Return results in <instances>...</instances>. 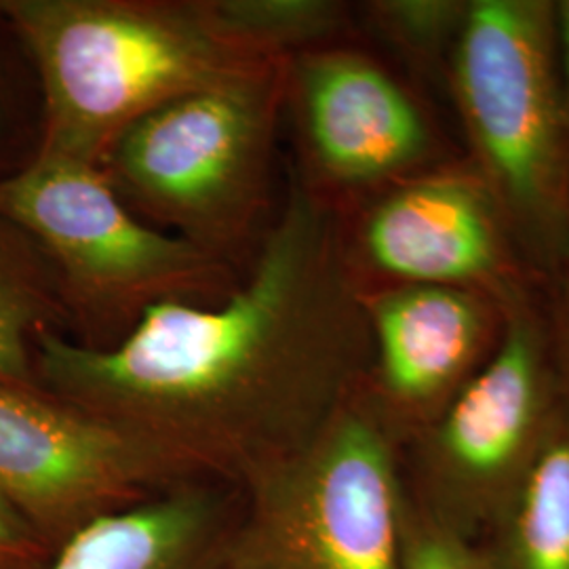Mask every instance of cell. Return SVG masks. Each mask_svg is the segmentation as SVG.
I'll use <instances>...</instances> for the list:
<instances>
[{
	"label": "cell",
	"instance_id": "1",
	"mask_svg": "<svg viewBox=\"0 0 569 569\" xmlns=\"http://www.w3.org/2000/svg\"><path fill=\"white\" fill-rule=\"evenodd\" d=\"M371 338L329 204L291 180L244 283L159 305L119 342L41 336L42 390L117 428L183 481L243 489L366 382Z\"/></svg>",
	"mask_w": 569,
	"mask_h": 569
},
{
	"label": "cell",
	"instance_id": "2",
	"mask_svg": "<svg viewBox=\"0 0 569 569\" xmlns=\"http://www.w3.org/2000/svg\"><path fill=\"white\" fill-rule=\"evenodd\" d=\"M0 21L41 82L37 150L84 163L164 103L281 61L226 34L204 0H0Z\"/></svg>",
	"mask_w": 569,
	"mask_h": 569
},
{
	"label": "cell",
	"instance_id": "3",
	"mask_svg": "<svg viewBox=\"0 0 569 569\" xmlns=\"http://www.w3.org/2000/svg\"><path fill=\"white\" fill-rule=\"evenodd\" d=\"M0 216L53 268L81 345L119 342L152 306L220 305L239 287L232 262L142 222L100 164L37 150L0 178Z\"/></svg>",
	"mask_w": 569,
	"mask_h": 569
},
{
	"label": "cell",
	"instance_id": "4",
	"mask_svg": "<svg viewBox=\"0 0 569 569\" xmlns=\"http://www.w3.org/2000/svg\"><path fill=\"white\" fill-rule=\"evenodd\" d=\"M291 60L183 96L131 124L100 164L122 201L232 262L268 209Z\"/></svg>",
	"mask_w": 569,
	"mask_h": 569
},
{
	"label": "cell",
	"instance_id": "5",
	"mask_svg": "<svg viewBox=\"0 0 569 569\" xmlns=\"http://www.w3.org/2000/svg\"><path fill=\"white\" fill-rule=\"evenodd\" d=\"M401 441L361 387L243 491L228 569H406Z\"/></svg>",
	"mask_w": 569,
	"mask_h": 569
},
{
	"label": "cell",
	"instance_id": "6",
	"mask_svg": "<svg viewBox=\"0 0 569 569\" xmlns=\"http://www.w3.org/2000/svg\"><path fill=\"white\" fill-rule=\"evenodd\" d=\"M557 413L536 338L515 327L416 439L403 467L409 502L477 545L542 448Z\"/></svg>",
	"mask_w": 569,
	"mask_h": 569
},
{
	"label": "cell",
	"instance_id": "7",
	"mask_svg": "<svg viewBox=\"0 0 569 569\" xmlns=\"http://www.w3.org/2000/svg\"><path fill=\"white\" fill-rule=\"evenodd\" d=\"M178 483L117 428L42 388L0 385V498L53 549Z\"/></svg>",
	"mask_w": 569,
	"mask_h": 569
},
{
	"label": "cell",
	"instance_id": "8",
	"mask_svg": "<svg viewBox=\"0 0 569 569\" xmlns=\"http://www.w3.org/2000/svg\"><path fill=\"white\" fill-rule=\"evenodd\" d=\"M549 9L479 0L465 11L456 84L470 131L519 207L549 203L559 176L561 112L550 60Z\"/></svg>",
	"mask_w": 569,
	"mask_h": 569
},
{
	"label": "cell",
	"instance_id": "9",
	"mask_svg": "<svg viewBox=\"0 0 569 569\" xmlns=\"http://www.w3.org/2000/svg\"><path fill=\"white\" fill-rule=\"evenodd\" d=\"M361 302L373 355L363 388L401 441L427 427L475 371L481 310L449 284H401Z\"/></svg>",
	"mask_w": 569,
	"mask_h": 569
},
{
	"label": "cell",
	"instance_id": "10",
	"mask_svg": "<svg viewBox=\"0 0 569 569\" xmlns=\"http://www.w3.org/2000/svg\"><path fill=\"white\" fill-rule=\"evenodd\" d=\"M317 164L340 183H373L418 163L427 122L376 63L348 53H312L289 68Z\"/></svg>",
	"mask_w": 569,
	"mask_h": 569
},
{
	"label": "cell",
	"instance_id": "11",
	"mask_svg": "<svg viewBox=\"0 0 569 569\" xmlns=\"http://www.w3.org/2000/svg\"><path fill=\"white\" fill-rule=\"evenodd\" d=\"M241 507L239 488L183 481L81 529L44 569H228Z\"/></svg>",
	"mask_w": 569,
	"mask_h": 569
},
{
	"label": "cell",
	"instance_id": "12",
	"mask_svg": "<svg viewBox=\"0 0 569 569\" xmlns=\"http://www.w3.org/2000/svg\"><path fill=\"white\" fill-rule=\"evenodd\" d=\"M361 244L376 270L406 284L479 279L496 266L486 199L462 180L437 178L390 192L367 216Z\"/></svg>",
	"mask_w": 569,
	"mask_h": 569
},
{
	"label": "cell",
	"instance_id": "13",
	"mask_svg": "<svg viewBox=\"0 0 569 569\" xmlns=\"http://www.w3.org/2000/svg\"><path fill=\"white\" fill-rule=\"evenodd\" d=\"M477 547L489 569H569L568 418H555L519 488Z\"/></svg>",
	"mask_w": 569,
	"mask_h": 569
},
{
	"label": "cell",
	"instance_id": "14",
	"mask_svg": "<svg viewBox=\"0 0 569 569\" xmlns=\"http://www.w3.org/2000/svg\"><path fill=\"white\" fill-rule=\"evenodd\" d=\"M70 326L60 283L41 249L0 216V385L41 388V336Z\"/></svg>",
	"mask_w": 569,
	"mask_h": 569
},
{
	"label": "cell",
	"instance_id": "15",
	"mask_svg": "<svg viewBox=\"0 0 569 569\" xmlns=\"http://www.w3.org/2000/svg\"><path fill=\"white\" fill-rule=\"evenodd\" d=\"M204 7L226 34L281 60L333 32L342 18V7L327 0H204Z\"/></svg>",
	"mask_w": 569,
	"mask_h": 569
},
{
	"label": "cell",
	"instance_id": "16",
	"mask_svg": "<svg viewBox=\"0 0 569 569\" xmlns=\"http://www.w3.org/2000/svg\"><path fill=\"white\" fill-rule=\"evenodd\" d=\"M406 569H489L481 550L430 521L407 498Z\"/></svg>",
	"mask_w": 569,
	"mask_h": 569
},
{
	"label": "cell",
	"instance_id": "17",
	"mask_svg": "<svg viewBox=\"0 0 569 569\" xmlns=\"http://www.w3.org/2000/svg\"><path fill=\"white\" fill-rule=\"evenodd\" d=\"M373 13L395 37L411 44H422L437 39L448 28L456 9L449 2L390 0L376 2Z\"/></svg>",
	"mask_w": 569,
	"mask_h": 569
},
{
	"label": "cell",
	"instance_id": "18",
	"mask_svg": "<svg viewBox=\"0 0 569 569\" xmlns=\"http://www.w3.org/2000/svg\"><path fill=\"white\" fill-rule=\"evenodd\" d=\"M53 557L56 549L0 498V569H44Z\"/></svg>",
	"mask_w": 569,
	"mask_h": 569
},
{
	"label": "cell",
	"instance_id": "19",
	"mask_svg": "<svg viewBox=\"0 0 569 569\" xmlns=\"http://www.w3.org/2000/svg\"><path fill=\"white\" fill-rule=\"evenodd\" d=\"M559 34H561V49H563V72H566V100L569 112V0L561 2L559 9Z\"/></svg>",
	"mask_w": 569,
	"mask_h": 569
},
{
	"label": "cell",
	"instance_id": "20",
	"mask_svg": "<svg viewBox=\"0 0 569 569\" xmlns=\"http://www.w3.org/2000/svg\"><path fill=\"white\" fill-rule=\"evenodd\" d=\"M0 133H2V102H0Z\"/></svg>",
	"mask_w": 569,
	"mask_h": 569
}]
</instances>
